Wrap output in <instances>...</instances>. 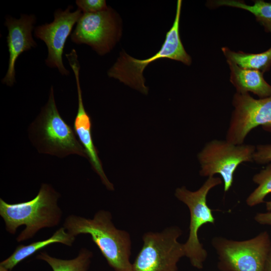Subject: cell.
Wrapping results in <instances>:
<instances>
[{
  "mask_svg": "<svg viewBox=\"0 0 271 271\" xmlns=\"http://www.w3.org/2000/svg\"><path fill=\"white\" fill-rule=\"evenodd\" d=\"M254 219L259 224L271 226V211L257 213Z\"/></svg>",
  "mask_w": 271,
  "mask_h": 271,
  "instance_id": "22",
  "label": "cell"
},
{
  "mask_svg": "<svg viewBox=\"0 0 271 271\" xmlns=\"http://www.w3.org/2000/svg\"><path fill=\"white\" fill-rule=\"evenodd\" d=\"M70 65L75 77L78 95V109L74 121L73 129L85 151L87 159L92 168L100 177L102 184L108 190H114L113 184L109 181L104 172L97 151L92 140L91 118L85 109L82 99L79 81V61H73L70 63Z\"/></svg>",
  "mask_w": 271,
  "mask_h": 271,
  "instance_id": "13",
  "label": "cell"
},
{
  "mask_svg": "<svg viewBox=\"0 0 271 271\" xmlns=\"http://www.w3.org/2000/svg\"><path fill=\"white\" fill-rule=\"evenodd\" d=\"M72 9V6H69L64 11L56 10L53 22L38 26L34 32L35 37L44 41L47 47L48 55L45 60L46 65L49 67L57 68L61 75L65 76L68 75L69 72L63 62L64 48L74 25L82 14L78 9L71 12Z\"/></svg>",
  "mask_w": 271,
  "mask_h": 271,
  "instance_id": "11",
  "label": "cell"
},
{
  "mask_svg": "<svg viewBox=\"0 0 271 271\" xmlns=\"http://www.w3.org/2000/svg\"><path fill=\"white\" fill-rule=\"evenodd\" d=\"M120 35L115 12L108 7L98 13H82L71 34V39L77 44H87L103 55L112 49Z\"/></svg>",
  "mask_w": 271,
  "mask_h": 271,
  "instance_id": "10",
  "label": "cell"
},
{
  "mask_svg": "<svg viewBox=\"0 0 271 271\" xmlns=\"http://www.w3.org/2000/svg\"><path fill=\"white\" fill-rule=\"evenodd\" d=\"M253 161L259 165H264L271 162V144L256 146Z\"/></svg>",
  "mask_w": 271,
  "mask_h": 271,
  "instance_id": "21",
  "label": "cell"
},
{
  "mask_svg": "<svg viewBox=\"0 0 271 271\" xmlns=\"http://www.w3.org/2000/svg\"><path fill=\"white\" fill-rule=\"evenodd\" d=\"M264 271H271V248L266 261Z\"/></svg>",
  "mask_w": 271,
  "mask_h": 271,
  "instance_id": "23",
  "label": "cell"
},
{
  "mask_svg": "<svg viewBox=\"0 0 271 271\" xmlns=\"http://www.w3.org/2000/svg\"><path fill=\"white\" fill-rule=\"evenodd\" d=\"M182 234L177 226L161 232L145 233L143 246L131 264V271H177L178 262L185 256L184 243L178 240Z\"/></svg>",
  "mask_w": 271,
  "mask_h": 271,
  "instance_id": "7",
  "label": "cell"
},
{
  "mask_svg": "<svg viewBox=\"0 0 271 271\" xmlns=\"http://www.w3.org/2000/svg\"><path fill=\"white\" fill-rule=\"evenodd\" d=\"M252 181L258 186L246 198V204L250 207L263 203L265 197L271 193V164L255 174Z\"/></svg>",
  "mask_w": 271,
  "mask_h": 271,
  "instance_id": "19",
  "label": "cell"
},
{
  "mask_svg": "<svg viewBox=\"0 0 271 271\" xmlns=\"http://www.w3.org/2000/svg\"><path fill=\"white\" fill-rule=\"evenodd\" d=\"M211 242L221 271H264L271 248V237L266 231L242 241L215 236Z\"/></svg>",
  "mask_w": 271,
  "mask_h": 271,
  "instance_id": "5",
  "label": "cell"
},
{
  "mask_svg": "<svg viewBox=\"0 0 271 271\" xmlns=\"http://www.w3.org/2000/svg\"><path fill=\"white\" fill-rule=\"evenodd\" d=\"M265 207L266 210L271 211V200L266 202Z\"/></svg>",
  "mask_w": 271,
  "mask_h": 271,
  "instance_id": "24",
  "label": "cell"
},
{
  "mask_svg": "<svg viewBox=\"0 0 271 271\" xmlns=\"http://www.w3.org/2000/svg\"><path fill=\"white\" fill-rule=\"evenodd\" d=\"M36 17L34 15L22 14L17 19L11 16L6 18L5 25L8 30L7 42L9 52L8 69L2 82L12 86L16 82L15 64L23 52L37 45L32 37Z\"/></svg>",
  "mask_w": 271,
  "mask_h": 271,
  "instance_id": "12",
  "label": "cell"
},
{
  "mask_svg": "<svg viewBox=\"0 0 271 271\" xmlns=\"http://www.w3.org/2000/svg\"><path fill=\"white\" fill-rule=\"evenodd\" d=\"M222 51L227 61L233 62L240 67L258 70L264 73L271 67V47L259 53L237 52L224 47Z\"/></svg>",
  "mask_w": 271,
  "mask_h": 271,
  "instance_id": "16",
  "label": "cell"
},
{
  "mask_svg": "<svg viewBox=\"0 0 271 271\" xmlns=\"http://www.w3.org/2000/svg\"><path fill=\"white\" fill-rule=\"evenodd\" d=\"M75 239V236L68 232L64 227H61L46 239L35 241L27 245H18L10 256L0 262V265L12 270L20 262L49 245L60 243L71 246Z\"/></svg>",
  "mask_w": 271,
  "mask_h": 271,
  "instance_id": "15",
  "label": "cell"
},
{
  "mask_svg": "<svg viewBox=\"0 0 271 271\" xmlns=\"http://www.w3.org/2000/svg\"><path fill=\"white\" fill-rule=\"evenodd\" d=\"M181 7L182 1L178 0L173 24L167 32L164 42L157 53L150 58L142 60L129 56L123 50L120 53L116 62L108 71V76L147 94L148 88L145 84L143 72L152 62L167 58L190 65L192 59L184 49L179 33Z\"/></svg>",
  "mask_w": 271,
  "mask_h": 271,
  "instance_id": "4",
  "label": "cell"
},
{
  "mask_svg": "<svg viewBox=\"0 0 271 271\" xmlns=\"http://www.w3.org/2000/svg\"><path fill=\"white\" fill-rule=\"evenodd\" d=\"M60 194L50 184L42 183L33 199L10 204L0 198V215L6 230L15 234L22 225L25 228L16 238L18 242L33 238L41 229L57 226L63 212L58 202Z\"/></svg>",
  "mask_w": 271,
  "mask_h": 271,
  "instance_id": "1",
  "label": "cell"
},
{
  "mask_svg": "<svg viewBox=\"0 0 271 271\" xmlns=\"http://www.w3.org/2000/svg\"><path fill=\"white\" fill-rule=\"evenodd\" d=\"M230 70V81L238 93L251 92L259 98L271 96V85L263 77V73L258 70L240 67L235 63L227 61Z\"/></svg>",
  "mask_w": 271,
  "mask_h": 271,
  "instance_id": "14",
  "label": "cell"
},
{
  "mask_svg": "<svg viewBox=\"0 0 271 271\" xmlns=\"http://www.w3.org/2000/svg\"><path fill=\"white\" fill-rule=\"evenodd\" d=\"M76 4L83 13H96L108 8L105 0H77Z\"/></svg>",
  "mask_w": 271,
  "mask_h": 271,
  "instance_id": "20",
  "label": "cell"
},
{
  "mask_svg": "<svg viewBox=\"0 0 271 271\" xmlns=\"http://www.w3.org/2000/svg\"><path fill=\"white\" fill-rule=\"evenodd\" d=\"M0 271H11L5 267L0 265Z\"/></svg>",
  "mask_w": 271,
  "mask_h": 271,
  "instance_id": "25",
  "label": "cell"
},
{
  "mask_svg": "<svg viewBox=\"0 0 271 271\" xmlns=\"http://www.w3.org/2000/svg\"><path fill=\"white\" fill-rule=\"evenodd\" d=\"M31 143L40 153L64 158L77 155L87 158L74 129L62 117L51 86L46 104L28 128Z\"/></svg>",
  "mask_w": 271,
  "mask_h": 271,
  "instance_id": "3",
  "label": "cell"
},
{
  "mask_svg": "<svg viewBox=\"0 0 271 271\" xmlns=\"http://www.w3.org/2000/svg\"><path fill=\"white\" fill-rule=\"evenodd\" d=\"M222 183L220 178L209 177L196 191H190L185 186L175 190V197L188 207L190 214L189 233L184 243L185 256L189 259L191 265L198 269L203 268L208 255L207 251L200 242L198 231L204 224L215 223L212 211L207 204V196L212 188Z\"/></svg>",
  "mask_w": 271,
  "mask_h": 271,
  "instance_id": "6",
  "label": "cell"
},
{
  "mask_svg": "<svg viewBox=\"0 0 271 271\" xmlns=\"http://www.w3.org/2000/svg\"><path fill=\"white\" fill-rule=\"evenodd\" d=\"M63 227L71 235H90L108 264L114 271H131V239L129 233L117 228L110 212L97 211L92 218L71 214L64 220Z\"/></svg>",
  "mask_w": 271,
  "mask_h": 271,
  "instance_id": "2",
  "label": "cell"
},
{
  "mask_svg": "<svg viewBox=\"0 0 271 271\" xmlns=\"http://www.w3.org/2000/svg\"><path fill=\"white\" fill-rule=\"evenodd\" d=\"M93 253L86 248H81L74 258L64 259L53 257L46 251H41L36 258L47 262L53 271H88Z\"/></svg>",
  "mask_w": 271,
  "mask_h": 271,
  "instance_id": "17",
  "label": "cell"
},
{
  "mask_svg": "<svg viewBox=\"0 0 271 271\" xmlns=\"http://www.w3.org/2000/svg\"><path fill=\"white\" fill-rule=\"evenodd\" d=\"M255 146L250 144L235 145L225 140L214 139L207 142L198 154L201 177L220 175L224 183V191L231 187L238 166L244 162H253Z\"/></svg>",
  "mask_w": 271,
  "mask_h": 271,
  "instance_id": "8",
  "label": "cell"
},
{
  "mask_svg": "<svg viewBox=\"0 0 271 271\" xmlns=\"http://www.w3.org/2000/svg\"><path fill=\"white\" fill-rule=\"evenodd\" d=\"M232 104L234 109L226 132L227 142L243 144L251 130L259 125L271 132V96L255 99L249 93L236 92Z\"/></svg>",
  "mask_w": 271,
  "mask_h": 271,
  "instance_id": "9",
  "label": "cell"
},
{
  "mask_svg": "<svg viewBox=\"0 0 271 271\" xmlns=\"http://www.w3.org/2000/svg\"><path fill=\"white\" fill-rule=\"evenodd\" d=\"M208 6L211 7L221 6L241 9L252 14L264 28L266 32L271 34V3L262 0L254 1L253 5H246L244 2L236 0H217L209 1Z\"/></svg>",
  "mask_w": 271,
  "mask_h": 271,
  "instance_id": "18",
  "label": "cell"
}]
</instances>
